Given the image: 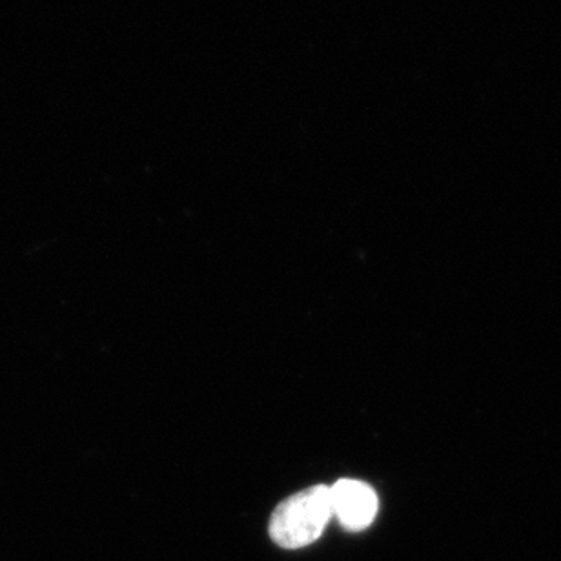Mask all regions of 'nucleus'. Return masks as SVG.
<instances>
[{
	"label": "nucleus",
	"mask_w": 561,
	"mask_h": 561,
	"mask_svg": "<svg viewBox=\"0 0 561 561\" xmlns=\"http://www.w3.org/2000/svg\"><path fill=\"white\" fill-rule=\"evenodd\" d=\"M332 516L330 486H310L277 505L268 525L271 538L283 549H301L319 540Z\"/></svg>",
	"instance_id": "obj_1"
},
{
	"label": "nucleus",
	"mask_w": 561,
	"mask_h": 561,
	"mask_svg": "<svg viewBox=\"0 0 561 561\" xmlns=\"http://www.w3.org/2000/svg\"><path fill=\"white\" fill-rule=\"evenodd\" d=\"M332 513L348 530L367 529L378 514L379 502L373 486L357 480H340L330 486Z\"/></svg>",
	"instance_id": "obj_2"
}]
</instances>
